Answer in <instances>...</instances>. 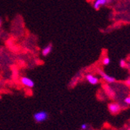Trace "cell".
<instances>
[{
    "instance_id": "cell-12",
    "label": "cell",
    "mask_w": 130,
    "mask_h": 130,
    "mask_svg": "<svg viewBox=\"0 0 130 130\" xmlns=\"http://www.w3.org/2000/svg\"><path fill=\"white\" fill-rule=\"evenodd\" d=\"M1 25H2V20H0V27H1Z\"/></svg>"
},
{
    "instance_id": "cell-1",
    "label": "cell",
    "mask_w": 130,
    "mask_h": 130,
    "mask_svg": "<svg viewBox=\"0 0 130 130\" xmlns=\"http://www.w3.org/2000/svg\"><path fill=\"white\" fill-rule=\"evenodd\" d=\"M48 118V112H46L44 111H41L38 112L34 113V119L35 120L36 122L41 123L44 121H46Z\"/></svg>"
},
{
    "instance_id": "cell-9",
    "label": "cell",
    "mask_w": 130,
    "mask_h": 130,
    "mask_svg": "<svg viewBox=\"0 0 130 130\" xmlns=\"http://www.w3.org/2000/svg\"><path fill=\"white\" fill-rule=\"evenodd\" d=\"M119 65H120V66H121L122 68H125V67L126 66V62H125V60L121 59L120 62H119Z\"/></svg>"
},
{
    "instance_id": "cell-7",
    "label": "cell",
    "mask_w": 130,
    "mask_h": 130,
    "mask_svg": "<svg viewBox=\"0 0 130 130\" xmlns=\"http://www.w3.org/2000/svg\"><path fill=\"white\" fill-rule=\"evenodd\" d=\"M52 48H53V46H52V44H48L47 46H45L44 48L42 49V52H41V53H42V55L43 56H44V57H46V56H48L51 52H52Z\"/></svg>"
},
{
    "instance_id": "cell-6",
    "label": "cell",
    "mask_w": 130,
    "mask_h": 130,
    "mask_svg": "<svg viewBox=\"0 0 130 130\" xmlns=\"http://www.w3.org/2000/svg\"><path fill=\"white\" fill-rule=\"evenodd\" d=\"M86 79L89 84H90L92 85H96L99 83V79L97 76H94L93 75L90 74V73L86 75Z\"/></svg>"
},
{
    "instance_id": "cell-8",
    "label": "cell",
    "mask_w": 130,
    "mask_h": 130,
    "mask_svg": "<svg viewBox=\"0 0 130 130\" xmlns=\"http://www.w3.org/2000/svg\"><path fill=\"white\" fill-rule=\"evenodd\" d=\"M110 63H111V59H110V58L108 56H105L102 59V64L104 66H108Z\"/></svg>"
},
{
    "instance_id": "cell-14",
    "label": "cell",
    "mask_w": 130,
    "mask_h": 130,
    "mask_svg": "<svg viewBox=\"0 0 130 130\" xmlns=\"http://www.w3.org/2000/svg\"><path fill=\"white\" fill-rule=\"evenodd\" d=\"M128 130H130V128H129V129H128Z\"/></svg>"
},
{
    "instance_id": "cell-3",
    "label": "cell",
    "mask_w": 130,
    "mask_h": 130,
    "mask_svg": "<svg viewBox=\"0 0 130 130\" xmlns=\"http://www.w3.org/2000/svg\"><path fill=\"white\" fill-rule=\"evenodd\" d=\"M111 2V0H94L93 3V7L95 9H99L101 6H105Z\"/></svg>"
},
{
    "instance_id": "cell-5",
    "label": "cell",
    "mask_w": 130,
    "mask_h": 130,
    "mask_svg": "<svg viewBox=\"0 0 130 130\" xmlns=\"http://www.w3.org/2000/svg\"><path fill=\"white\" fill-rule=\"evenodd\" d=\"M101 76L102 77V79L106 82L108 83V84H112V83L115 82V79L109 75H108L107 73H105L104 72H103V71H100L99 72Z\"/></svg>"
},
{
    "instance_id": "cell-13",
    "label": "cell",
    "mask_w": 130,
    "mask_h": 130,
    "mask_svg": "<svg viewBox=\"0 0 130 130\" xmlns=\"http://www.w3.org/2000/svg\"><path fill=\"white\" fill-rule=\"evenodd\" d=\"M90 2H93V1H94V0H89Z\"/></svg>"
},
{
    "instance_id": "cell-4",
    "label": "cell",
    "mask_w": 130,
    "mask_h": 130,
    "mask_svg": "<svg viewBox=\"0 0 130 130\" xmlns=\"http://www.w3.org/2000/svg\"><path fill=\"white\" fill-rule=\"evenodd\" d=\"M108 109L111 114L115 115V114H118L120 111L121 107H120V105L117 103H111L108 104Z\"/></svg>"
},
{
    "instance_id": "cell-10",
    "label": "cell",
    "mask_w": 130,
    "mask_h": 130,
    "mask_svg": "<svg viewBox=\"0 0 130 130\" xmlns=\"http://www.w3.org/2000/svg\"><path fill=\"white\" fill-rule=\"evenodd\" d=\"M87 127H88V125L87 124H82L81 125V129L82 130H86L87 128Z\"/></svg>"
},
{
    "instance_id": "cell-2",
    "label": "cell",
    "mask_w": 130,
    "mask_h": 130,
    "mask_svg": "<svg viewBox=\"0 0 130 130\" xmlns=\"http://www.w3.org/2000/svg\"><path fill=\"white\" fill-rule=\"evenodd\" d=\"M20 83L24 87H27L28 88H33L34 87V80L27 76H22L20 78Z\"/></svg>"
},
{
    "instance_id": "cell-11",
    "label": "cell",
    "mask_w": 130,
    "mask_h": 130,
    "mask_svg": "<svg viewBox=\"0 0 130 130\" xmlns=\"http://www.w3.org/2000/svg\"><path fill=\"white\" fill-rule=\"evenodd\" d=\"M125 102L126 104H130V96L128 97V98H126L125 99Z\"/></svg>"
}]
</instances>
